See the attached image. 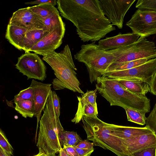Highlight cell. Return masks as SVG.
<instances>
[{
    "label": "cell",
    "mask_w": 156,
    "mask_h": 156,
    "mask_svg": "<svg viewBox=\"0 0 156 156\" xmlns=\"http://www.w3.org/2000/svg\"><path fill=\"white\" fill-rule=\"evenodd\" d=\"M61 16L75 26L83 42H95L115 30L103 13L99 0H58Z\"/></svg>",
    "instance_id": "1"
},
{
    "label": "cell",
    "mask_w": 156,
    "mask_h": 156,
    "mask_svg": "<svg viewBox=\"0 0 156 156\" xmlns=\"http://www.w3.org/2000/svg\"><path fill=\"white\" fill-rule=\"evenodd\" d=\"M39 124L36 144L39 152L48 155L58 153L63 147L62 138L65 130L55 110L52 90L47 101Z\"/></svg>",
    "instance_id": "2"
},
{
    "label": "cell",
    "mask_w": 156,
    "mask_h": 156,
    "mask_svg": "<svg viewBox=\"0 0 156 156\" xmlns=\"http://www.w3.org/2000/svg\"><path fill=\"white\" fill-rule=\"evenodd\" d=\"M96 89L111 106L127 107L146 113L150 112V101L127 90L115 79L102 76L97 79Z\"/></svg>",
    "instance_id": "3"
},
{
    "label": "cell",
    "mask_w": 156,
    "mask_h": 156,
    "mask_svg": "<svg viewBox=\"0 0 156 156\" xmlns=\"http://www.w3.org/2000/svg\"><path fill=\"white\" fill-rule=\"evenodd\" d=\"M43 59L54 71L56 78L52 83L55 90L68 89L83 94L80 83L76 76L77 69L74 64L68 45H66L60 52L55 51L43 55Z\"/></svg>",
    "instance_id": "4"
},
{
    "label": "cell",
    "mask_w": 156,
    "mask_h": 156,
    "mask_svg": "<svg viewBox=\"0 0 156 156\" xmlns=\"http://www.w3.org/2000/svg\"><path fill=\"white\" fill-rule=\"evenodd\" d=\"M87 139L94 145L111 151L118 156H133L114 133L116 125L105 122L97 116H84L81 119Z\"/></svg>",
    "instance_id": "5"
},
{
    "label": "cell",
    "mask_w": 156,
    "mask_h": 156,
    "mask_svg": "<svg viewBox=\"0 0 156 156\" xmlns=\"http://www.w3.org/2000/svg\"><path fill=\"white\" fill-rule=\"evenodd\" d=\"M74 58L85 64L91 83L103 76L115 60L114 56L109 51L103 50L95 42L82 45Z\"/></svg>",
    "instance_id": "6"
},
{
    "label": "cell",
    "mask_w": 156,
    "mask_h": 156,
    "mask_svg": "<svg viewBox=\"0 0 156 156\" xmlns=\"http://www.w3.org/2000/svg\"><path fill=\"white\" fill-rule=\"evenodd\" d=\"M109 51L114 56L115 60L105 73L112 71L133 60L156 58V46L154 42L148 41L146 37H140L137 41L133 44Z\"/></svg>",
    "instance_id": "7"
},
{
    "label": "cell",
    "mask_w": 156,
    "mask_h": 156,
    "mask_svg": "<svg viewBox=\"0 0 156 156\" xmlns=\"http://www.w3.org/2000/svg\"><path fill=\"white\" fill-rule=\"evenodd\" d=\"M156 71V58L151 59L140 66L131 69L113 71L103 76L117 80H139L150 85Z\"/></svg>",
    "instance_id": "8"
},
{
    "label": "cell",
    "mask_w": 156,
    "mask_h": 156,
    "mask_svg": "<svg viewBox=\"0 0 156 156\" xmlns=\"http://www.w3.org/2000/svg\"><path fill=\"white\" fill-rule=\"evenodd\" d=\"M15 66L20 72L27 76V80L34 79L42 81L47 77L46 67L40 58L35 53L25 52L18 58Z\"/></svg>",
    "instance_id": "9"
},
{
    "label": "cell",
    "mask_w": 156,
    "mask_h": 156,
    "mask_svg": "<svg viewBox=\"0 0 156 156\" xmlns=\"http://www.w3.org/2000/svg\"><path fill=\"white\" fill-rule=\"evenodd\" d=\"M126 25L140 37H146L156 34V11L138 9Z\"/></svg>",
    "instance_id": "10"
},
{
    "label": "cell",
    "mask_w": 156,
    "mask_h": 156,
    "mask_svg": "<svg viewBox=\"0 0 156 156\" xmlns=\"http://www.w3.org/2000/svg\"><path fill=\"white\" fill-rule=\"evenodd\" d=\"M136 0H99L101 8L113 26L120 29L123 26L126 12Z\"/></svg>",
    "instance_id": "11"
},
{
    "label": "cell",
    "mask_w": 156,
    "mask_h": 156,
    "mask_svg": "<svg viewBox=\"0 0 156 156\" xmlns=\"http://www.w3.org/2000/svg\"><path fill=\"white\" fill-rule=\"evenodd\" d=\"M65 32V26L54 29L33 46L29 51L43 55L55 51L62 44Z\"/></svg>",
    "instance_id": "12"
},
{
    "label": "cell",
    "mask_w": 156,
    "mask_h": 156,
    "mask_svg": "<svg viewBox=\"0 0 156 156\" xmlns=\"http://www.w3.org/2000/svg\"><path fill=\"white\" fill-rule=\"evenodd\" d=\"M9 24L31 30L44 27L43 20L33 12L28 7L20 9L13 13Z\"/></svg>",
    "instance_id": "13"
},
{
    "label": "cell",
    "mask_w": 156,
    "mask_h": 156,
    "mask_svg": "<svg viewBox=\"0 0 156 156\" xmlns=\"http://www.w3.org/2000/svg\"><path fill=\"white\" fill-rule=\"evenodd\" d=\"M51 84L44 83L33 79L30 86L34 90V116L37 118V127L42 111L44 110L51 90Z\"/></svg>",
    "instance_id": "14"
},
{
    "label": "cell",
    "mask_w": 156,
    "mask_h": 156,
    "mask_svg": "<svg viewBox=\"0 0 156 156\" xmlns=\"http://www.w3.org/2000/svg\"><path fill=\"white\" fill-rule=\"evenodd\" d=\"M140 37L133 33L123 34L120 33L116 36L100 40L98 44L104 50H112L133 44Z\"/></svg>",
    "instance_id": "15"
},
{
    "label": "cell",
    "mask_w": 156,
    "mask_h": 156,
    "mask_svg": "<svg viewBox=\"0 0 156 156\" xmlns=\"http://www.w3.org/2000/svg\"><path fill=\"white\" fill-rule=\"evenodd\" d=\"M121 140L128 151L132 155L134 152L156 147V135L154 133L146 134L135 137Z\"/></svg>",
    "instance_id": "16"
},
{
    "label": "cell",
    "mask_w": 156,
    "mask_h": 156,
    "mask_svg": "<svg viewBox=\"0 0 156 156\" xmlns=\"http://www.w3.org/2000/svg\"><path fill=\"white\" fill-rule=\"evenodd\" d=\"M27 30L8 23L5 37L9 42L18 50H22V45Z\"/></svg>",
    "instance_id": "17"
},
{
    "label": "cell",
    "mask_w": 156,
    "mask_h": 156,
    "mask_svg": "<svg viewBox=\"0 0 156 156\" xmlns=\"http://www.w3.org/2000/svg\"><path fill=\"white\" fill-rule=\"evenodd\" d=\"M114 133L121 139L135 137L144 134L154 133L149 128L123 126L116 125Z\"/></svg>",
    "instance_id": "18"
},
{
    "label": "cell",
    "mask_w": 156,
    "mask_h": 156,
    "mask_svg": "<svg viewBox=\"0 0 156 156\" xmlns=\"http://www.w3.org/2000/svg\"><path fill=\"white\" fill-rule=\"evenodd\" d=\"M117 80L120 85L127 90L137 95L145 96L146 94L150 92L149 84L140 80Z\"/></svg>",
    "instance_id": "19"
},
{
    "label": "cell",
    "mask_w": 156,
    "mask_h": 156,
    "mask_svg": "<svg viewBox=\"0 0 156 156\" xmlns=\"http://www.w3.org/2000/svg\"><path fill=\"white\" fill-rule=\"evenodd\" d=\"M49 32L43 29L27 30L22 45V50H29Z\"/></svg>",
    "instance_id": "20"
},
{
    "label": "cell",
    "mask_w": 156,
    "mask_h": 156,
    "mask_svg": "<svg viewBox=\"0 0 156 156\" xmlns=\"http://www.w3.org/2000/svg\"><path fill=\"white\" fill-rule=\"evenodd\" d=\"M98 112L95 108L90 104L78 105L77 110L74 117L71 122L75 124L80 122L84 116L92 117L97 116Z\"/></svg>",
    "instance_id": "21"
},
{
    "label": "cell",
    "mask_w": 156,
    "mask_h": 156,
    "mask_svg": "<svg viewBox=\"0 0 156 156\" xmlns=\"http://www.w3.org/2000/svg\"><path fill=\"white\" fill-rule=\"evenodd\" d=\"M14 103L15 110L22 116L25 118L34 116V105L33 100H24Z\"/></svg>",
    "instance_id": "22"
},
{
    "label": "cell",
    "mask_w": 156,
    "mask_h": 156,
    "mask_svg": "<svg viewBox=\"0 0 156 156\" xmlns=\"http://www.w3.org/2000/svg\"><path fill=\"white\" fill-rule=\"evenodd\" d=\"M31 10L38 15L42 20L56 13H59L54 5L49 4H44L29 7Z\"/></svg>",
    "instance_id": "23"
},
{
    "label": "cell",
    "mask_w": 156,
    "mask_h": 156,
    "mask_svg": "<svg viewBox=\"0 0 156 156\" xmlns=\"http://www.w3.org/2000/svg\"><path fill=\"white\" fill-rule=\"evenodd\" d=\"M44 27L43 29L50 32L54 29L60 27L65 26L60 16L59 13L54 14L43 20Z\"/></svg>",
    "instance_id": "24"
},
{
    "label": "cell",
    "mask_w": 156,
    "mask_h": 156,
    "mask_svg": "<svg viewBox=\"0 0 156 156\" xmlns=\"http://www.w3.org/2000/svg\"><path fill=\"white\" fill-rule=\"evenodd\" d=\"M123 108L126 111L128 121L141 125L146 124L147 118L145 113L127 107Z\"/></svg>",
    "instance_id": "25"
},
{
    "label": "cell",
    "mask_w": 156,
    "mask_h": 156,
    "mask_svg": "<svg viewBox=\"0 0 156 156\" xmlns=\"http://www.w3.org/2000/svg\"><path fill=\"white\" fill-rule=\"evenodd\" d=\"M97 91L96 88L94 90H87L85 93L82 95L81 97L77 96L78 105L90 104L98 110L96 102Z\"/></svg>",
    "instance_id": "26"
},
{
    "label": "cell",
    "mask_w": 156,
    "mask_h": 156,
    "mask_svg": "<svg viewBox=\"0 0 156 156\" xmlns=\"http://www.w3.org/2000/svg\"><path fill=\"white\" fill-rule=\"evenodd\" d=\"M34 100V90L30 86L28 88L20 91L14 96V103L24 100Z\"/></svg>",
    "instance_id": "27"
},
{
    "label": "cell",
    "mask_w": 156,
    "mask_h": 156,
    "mask_svg": "<svg viewBox=\"0 0 156 156\" xmlns=\"http://www.w3.org/2000/svg\"><path fill=\"white\" fill-rule=\"evenodd\" d=\"M135 7L140 10L156 11V0H138Z\"/></svg>",
    "instance_id": "28"
},
{
    "label": "cell",
    "mask_w": 156,
    "mask_h": 156,
    "mask_svg": "<svg viewBox=\"0 0 156 156\" xmlns=\"http://www.w3.org/2000/svg\"><path fill=\"white\" fill-rule=\"evenodd\" d=\"M149 59L147 58H143L133 60L117 68L113 71L123 70L134 68L144 64Z\"/></svg>",
    "instance_id": "29"
},
{
    "label": "cell",
    "mask_w": 156,
    "mask_h": 156,
    "mask_svg": "<svg viewBox=\"0 0 156 156\" xmlns=\"http://www.w3.org/2000/svg\"><path fill=\"white\" fill-rule=\"evenodd\" d=\"M146 126L156 135V103L148 116L147 117Z\"/></svg>",
    "instance_id": "30"
},
{
    "label": "cell",
    "mask_w": 156,
    "mask_h": 156,
    "mask_svg": "<svg viewBox=\"0 0 156 156\" xmlns=\"http://www.w3.org/2000/svg\"><path fill=\"white\" fill-rule=\"evenodd\" d=\"M0 147L7 153L13 155V148L1 129L0 130Z\"/></svg>",
    "instance_id": "31"
},
{
    "label": "cell",
    "mask_w": 156,
    "mask_h": 156,
    "mask_svg": "<svg viewBox=\"0 0 156 156\" xmlns=\"http://www.w3.org/2000/svg\"><path fill=\"white\" fill-rule=\"evenodd\" d=\"M133 156H156V147H152L133 153Z\"/></svg>",
    "instance_id": "32"
},
{
    "label": "cell",
    "mask_w": 156,
    "mask_h": 156,
    "mask_svg": "<svg viewBox=\"0 0 156 156\" xmlns=\"http://www.w3.org/2000/svg\"><path fill=\"white\" fill-rule=\"evenodd\" d=\"M53 103L55 110L57 116L60 115V100L59 97L55 91H53Z\"/></svg>",
    "instance_id": "33"
},
{
    "label": "cell",
    "mask_w": 156,
    "mask_h": 156,
    "mask_svg": "<svg viewBox=\"0 0 156 156\" xmlns=\"http://www.w3.org/2000/svg\"><path fill=\"white\" fill-rule=\"evenodd\" d=\"M26 5H36L44 4H49L55 6L57 5V0H37L33 1L26 2L24 3Z\"/></svg>",
    "instance_id": "34"
},
{
    "label": "cell",
    "mask_w": 156,
    "mask_h": 156,
    "mask_svg": "<svg viewBox=\"0 0 156 156\" xmlns=\"http://www.w3.org/2000/svg\"><path fill=\"white\" fill-rule=\"evenodd\" d=\"M73 147L77 151L78 156H90L94 150V148L84 149L77 147L75 146Z\"/></svg>",
    "instance_id": "35"
},
{
    "label": "cell",
    "mask_w": 156,
    "mask_h": 156,
    "mask_svg": "<svg viewBox=\"0 0 156 156\" xmlns=\"http://www.w3.org/2000/svg\"><path fill=\"white\" fill-rule=\"evenodd\" d=\"M79 136L76 132L65 131L63 136L62 144L64 142L73 139Z\"/></svg>",
    "instance_id": "36"
},
{
    "label": "cell",
    "mask_w": 156,
    "mask_h": 156,
    "mask_svg": "<svg viewBox=\"0 0 156 156\" xmlns=\"http://www.w3.org/2000/svg\"><path fill=\"white\" fill-rule=\"evenodd\" d=\"M94 144L87 140H82L76 146V147L84 149H88L93 148Z\"/></svg>",
    "instance_id": "37"
},
{
    "label": "cell",
    "mask_w": 156,
    "mask_h": 156,
    "mask_svg": "<svg viewBox=\"0 0 156 156\" xmlns=\"http://www.w3.org/2000/svg\"><path fill=\"white\" fill-rule=\"evenodd\" d=\"M82 140L79 136L73 139L64 142L63 143V146L64 145L73 147L76 146Z\"/></svg>",
    "instance_id": "38"
},
{
    "label": "cell",
    "mask_w": 156,
    "mask_h": 156,
    "mask_svg": "<svg viewBox=\"0 0 156 156\" xmlns=\"http://www.w3.org/2000/svg\"><path fill=\"white\" fill-rule=\"evenodd\" d=\"M63 148L69 156H78L77 151L73 147L64 145Z\"/></svg>",
    "instance_id": "39"
},
{
    "label": "cell",
    "mask_w": 156,
    "mask_h": 156,
    "mask_svg": "<svg viewBox=\"0 0 156 156\" xmlns=\"http://www.w3.org/2000/svg\"><path fill=\"white\" fill-rule=\"evenodd\" d=\"M150 86V92L153 94L156 95V71Z\"/></svg>",
    "instance_id": "40"
},
{
    "label": "cell",
    "mask_w": 156,
    "mask_h": 156,
    "mask_svg": "<svg viewBox=\"0 0 156 156\" xmlns=\"http://www.w3.org/2000/svg\"><path fill=\"white\" fill-rule=\"evenodd\" d=\"M0 156H12V155L0 147Z\"/></svg>",
    "instance_id": "41"
},
{
    "label": "cell",
    "mask_w": 156,
    "mask_h": 156,
    "mask_svg": "<svg viewBox=\"0 0 156 156\" xmlns=\"http://www.w3.org/2000/svg\"><path fill=\"white\" fill-rule=\"evenodd\" d=\"M58 153L59 154L58 156H69L63 147L61 148Z\"/></svg>",
    "instance_id": "42"
},
{
    "label": "cell",
    "mask_w": 156,
    "mask_h": 156,
    "mask_svg": "<svg viewBox=\"0 0 156 156\" xmlns=\"http://www.w3.org/2000/svg\"><path fill=\"white\" fill-rule=\"evenodd\" d=\"M48 155L45 154L41 153V152H38V153L33 156H48Z\"/></svg>",
    "instance_id": "43"
},
{
    "label": "cell",
    "mask_w": 156,
    "mask_h": 156,
    "mask_svg": "<svg viewBox=\"0 0 156 156\" xmlns=\"http://www.w3.org/2000/svg\"><path fill=\"white\" fill-rule=\"evenodd\" d=\"M48 156H57L56 155V154H53V155H48Z\"/></svg>",
    "instance_id": "44"
}]
</instances>
